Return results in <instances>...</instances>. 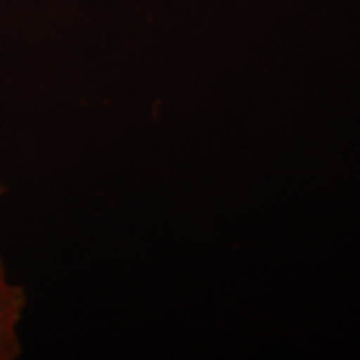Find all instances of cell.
<instances>
[{"label": "cell", "mask_w": 360, "mask_h": 360, "mask_svg": "<svg viewBox=\"0 0 360 360\" xmlns=\"http://www.w3.org/2000/svg\"><path fill=\"white\" fill-rule=\"evenodd\" d=\"M29 307L25 287L8 277L0 254V360H17L24 354L20 326Z\"/></svg>", "instance_id": "1"}, {"label": "cell", "mask_w": 360, "mask_h": 360, "mask_svg": "<svg viewBox=\"0 0 360 360\" xmlns=\"http://www.w3.org/2000/svg\"><path fill=\"white\" fill-rule=\"evenodd\" d=\"M6 193H7V187L6 184L2 182V179H0V202H2L4 197H6Z\"/></svg>", "instance_id": "2"}]
</instances>
